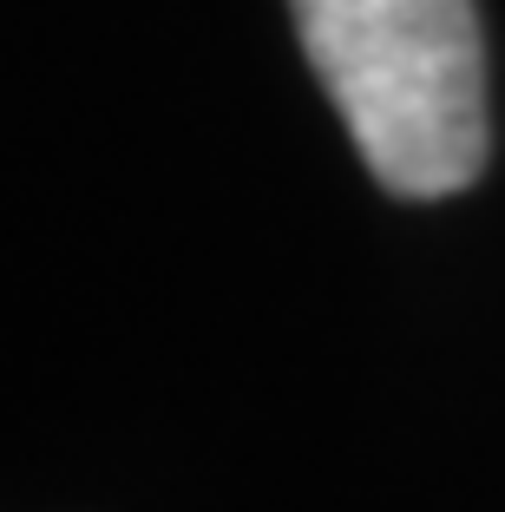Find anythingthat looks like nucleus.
<instances>
[{"mask_svg":"<svg viewBox=\"0 0 505 512\" xmlns=\"http://www.w3.org/2000/svg\"><path fill=\"white\" fill-rule=\"evenodd\" d=\"M328 106L394 197L486 171V40L473 0H289Z\"/></svg>","mask_w":505,"mask_h":512,"instance_id":"obj_1","label":"nucleus"}]
</instances>
